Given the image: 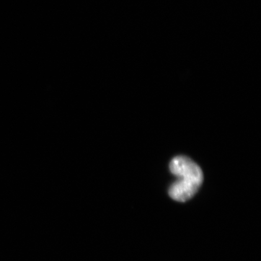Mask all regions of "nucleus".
<instances>
[{
	"mask_svg": "<svg viewBox=\"0 0 261 261\" xmlns=\"http://www.w3.org/2000/svg\"><path fill=\"white\" fill-rule=\"evenodd\" d=\"M169 169L178 178L169 188V196L179 202L193 197L203 181V173L200 166L188 156L179 155L172 160Z\"/></svg>",
	"mask_w": 261,
	"mask_h": 261,
	"instance_id": "nucleus-1",
	"label": "nucleus"
}]
</instances>
